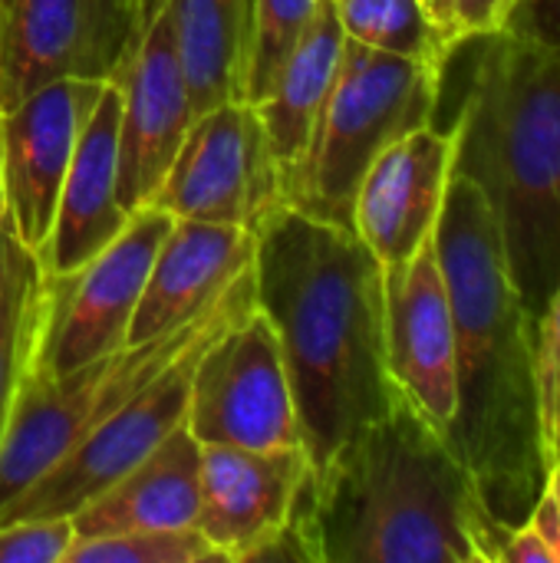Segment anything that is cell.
Listing matches in <instances>:
<instances>
[{"label": "cell", "instance_id": "cell-21", "mask_svg": "<svg viewBox=\"0 0 560 563\" xmlns=\"http://www.w3.org/2000/svg\"><path fill=\"white\" fill-rule=\"evenodd\" d=\"M195 115L238 99L248 0H165Z\"/></svg>", "mask_w": 560, "mask_h": 563}, {"label": "cell", "instance_id": "cell-27", "mask_svg": "<svg viewBox=\"0 0 560 563\" xmlns=\"http://www.w3.org/2000/svg\"><path fill=\"white\" fill-rule=\"evenodd\" d=\"M73 541L69 518L10 521L0 525V563H66Z\"/></svg>", "mask_w": 560, "mask_h": 563}, {"label": "cell", "instance_id": "cell-22", "mask_svg": "<svg viewBox=\"0 0 560 563\" xmlns=\"http://www.w3.org/2000/svg\"><path fill=\"white\" fill-rule=\"evenodd\" d=\"M40 280H43V267L36 251H30L20 241L10 214L3 211L0 218V439L17 389L33 363Z\"/></svg>", "mask_w": 560, "mask_h": 563}, {"label": "cell", "instance_id": "cell-16", "mask_svg": "<svg viewBox=\"0 0 560 563\" xmlns=\"http://www.w3.org/2000/svg\"><path fill=\"white\" fill-rule=\"evenodd\" d=\"M455 168V132L436 122L419 125L386 145L366 168L353 231L383 267L409 261L432 234Z\"/></svg>", "mask_w": 560, "mask_h": 563}, {"label": "cell", "instance_id": "cell-29", "mask_svg": "<svg viewBox=\"0 0 560 563\" xmlns=\"http://www.w3.org/2000/svg\"><path fill=\"white\" fill-rule=\"evenodd\" d=\"M515 0H455V36L465 43L505 26Z\"/></svg>", "mask_w": 560, "mask_h": 563}, {"label": "cell", "instance_id": "cell-6", "mask_svg": "<svg viewBox=\"0 0 560 563\" xmlns=\"http://www.w3.org/2000/svg\"><path fill=\"white\" fill-rule=\"evenodd\" d=\"M254 307L257 294L251 267L205 313L185 320L182 327L162 336L129 343L119 353H109L59 376L30 369L17 389L0 439V508L10 505L20 492H26L86 432L109 419L125 399H132L162 369H168L182 353L221 333Z\"/></svg>", "mask_w": 560, "mask_h": 563}, {"label": "cell", "instance_id": "cell-7", "mask_svg": "<svg viewBox=\"0 0 560 563\" xmlns=\"http://www.w3.org/2000/svg\"><path fill=\"white\" fill-rule=\"evenodd\" d=\"M175 218L155 205L129 214L125 228L83 267L43 274L33 343V373L59 376L119 353L145 290L155 251Z\"/></svg>", "mask_w": 560, "mask_h": 563}, {"label": "cell", "instance_id": "cell-17", "mask_svg": "<svg viewBox=\"0 0 560 563\" xmlns=\"http://www.w3.org/2000/svg\"><path fill=\"white\" fill-rule=\"evenodd\" d=\"M254 267V234L234 224L175 218L155 251L145 290L129 323V343L162 336L205 313L244 271Z\"/></svg>", "mask_w": 560, "mask_h": 563}, {"label": "cell", "instance_id": "cell-10", "mask_svg": "<svg viewBox=\"0 0 560 563\" xmlns=\"http://www.w3.org/2000/svg\"><path fill=\"white\" fill-rule=\"evenodd\" d=\"M152 205L172 218L234 224L254 234L284 205L281 168L257 106L228 99L195 115Z\"/></svg>", "mask_w": 560, "mask_h": 563}, {"label": "cell", "instance_id": "cell-19", "mask_svg": "<svg viewBox=\"0 0 560 563\" xmlns=\"http://www.w3.org/2000/svg\"><path fill=\"white\" fill-rule=\"evenodd\" d=\"M198 492L201 442L178 426L139 465L69 518L73 534L86 541L142 528H195Z\"/></svg>", "mask_w": 560, "mask_h": 563}, {"label": "cell", "instance_id": "cell-4", "mask_svg": "<svg viewBox=\"0 0 560 563\" xmlns=\"http://www.w3.org/2000/svg\"><path fill=\"white\" fill-rule=\"evenodd\" d=\"M452 122L455 172L485 195L508 277L538 320L560 284V43L495 30Z\"/></svg>", "mask_w": 560, "mask_h": 563}, {"label": "cell", "instance_id": "cell-3", "mask_svg": "<svg viewBox=\"0 0 560 563\" xmlns=\"http://www.w3.org/2000/svg\"><path fill=\"white\" fill-rule=\"evenodd\" d=\"M307 518L317 563H498L508 534L449 435L403 393L314 472Z\"/></svg>", "mask_w": 560, "mask_h": 563}, {"label": "cell", "instance_id": "cell-15", "mask_svg": "<svg viewBox=\"0 0 560 563\" xmlns=\"http://www.w3.org/2000/svg\"><path fill=\"white\" fill-rule=\"evenodd\" d=\"M116 86L122 92L119 201L132 214L152 205L178 145L195 122L168 7H162L158 16L145 26L142 43Z\"/></svg>", "mask_w": 560, "mask_h": 563}, {"label": "cell", "instance_id": "cell-26", "mask_svg": "<svg viewBox=\"0 0 560 563\" xmlns=\"http://www.w3.org/2000/svg\"><path fill=\"white\" fill-rule=\"evenodd\" d=\"M538 442L545 472L560 459V284L535 327Z\"/></svg>", "mask_w": 560, "mask_h": 563}, {"label": "cell", "instance_id": "cell-31", "mask_svg": "<svg viewBox=\"0 0 560 563\" xmlns=\"http://www.w3.org/2000/svg\"><path fill=\"white\" fill-rule=\"evenodd\" d=\"M165 7V0H142V13H145V23H152L158 16V10Z\"/></svg>", "mask_w": 560, "mask_h": 563}, {"label": "cell", "instance_id": "cell-2", "mask_svg": "<svg viewBox=\"0 0 560 563\" xmlns=\"http://www.w3.org/2000/svg\"><path fill=\"white\" fill-rule=\"evenodd\" d=\"M455 323L459 409L449 442L469 465L492 518L521 525L541 488L535 327L505 264L498 221L472 178L452 168L436 224Z\"/></svg>", "mask_w": 560, "mask_h": 563}, {"label": "cell", "instance_id": "cell-12", "mask_svg": "<svg viewBox=\"0 0 560 563\" xmlns=\"http://www.w3.org/2000/svg\"><path fill=\"white\" fill-rule=\"evenodd\" d=\"M102 86L92 79H56L0 115L7 214L20 241L36 254L50 241L66 168Z\"/></svg>", "mask_w": 560, "mask_h": 563}, {"label": "cell", "instance_id": "cell-18", "mask_svg": "<svg viewBox=\"0 0 560 563\" xmlns=\"http://www.w3.org/2000/svg\"><path fill=\"white\" fill-rule=\"evenodd\" d=\"M119 109L122 92L116 82H106L66 168L50 241L36 254L43 274L83 267L129 221L119 201Z\"/></svg>", "mask_w": 560, "mask_h": 563}, {"label": "cell", "instance_id": "cell-20", "mask_svg": "<svg viewBox=\"0 0 560 563\" xmlns=\"http://www.w3.org/2000/svg\"><path fill=\"white\" fill-rule=\"evenodd\" d=\"M343 46H347V33L340 26L337 7L333 0H323L304 40L277 73L271 92L257 102V115L264 122L274 162L281 168V181L287 168L304 155L314 135L317 115L337 79Z\"/></svg>", "mask_w": 560, "mask_h": 563}, {"label": "cell", "instance_id": "cell-1", "mask_svg": "<svg viewBox=\"0 0 560 563\" xmlns=\"http://www.w3.org/2000/svg\"><path fill=\"white\" fill-rule=\"evenodd\" d=\"M254 294L281 340L317 472L399 399L386 366L383 264L356 231L277 205L254 231Z\"/></svg>", "mask_w": 560, "mask_h": 563}, {"label": "cell", "instance_id": "cell-13", "mask_svg": "<svg viewBox=\"0 0 560 563\" xmlns=\"http://www.w3.org/2000/svg\"><path fill=\"white\" fill-rule=\"evenodd\" d=\"M386 366L396 389L446 435L459 409L455 323L436 234L403 264L383 267Z\"/></svg>", "mask_w": 560, "mask_h": 563}, {"label": "cell", "instance_id": "cell-24", "mask_svg": "<svg viewBox=\"0 0 560 563\" xmlns=\"http://www.w3.org/2000/svg\"><path fill=\"white\" fill-rule=\"evenodd\" d=\"M323 0H248L238 99L257 106L304 40Z\"/></svg>", "mask_w": 560, "mask_h": 563}, {"label": "cell", "instance_id": "cell-28", "mask_svg": "<svg viewBox=\"0 0 560 563\" xmlns=\"http://www.w3.org/2000/svg\"><path fill=\"white\" fill-rule=\"evenodd\" d=\"M502 30L538 43H560V0H515Z\"/></svg>", "mask_w": 560, "mask_h": 563}, {"label": "cell", "instance_id": "cell-25", "mask_svg": "<svg viewBox=\"0 0 560 563\" xmlns=\"http://www.w3.org/2000/svg\"><path fill=\"white\" fill-rule=\"evenodd\" d=\"M224 561L198 528H142L73 541L66 563H215Z\"/></svg>", "mask_w": 560, "mask_h": 563}, {"label": "cell", "instance_id": "cell-30", "mask_svg": "<svg viewBox=\"0 0 560 563\" xmlns=\"http://www.w3.org/2000/svg\"><path fill=\"white\" fill-rule=\"evenodd\" d=\"M422 7L429 10V16H432L455 43H462V40L455 36V0H422Z\"/></svg>", "mask_w": 560, "mask_h": 563}, {"label": "cell", "instance_id": "cell-8", "mask_svg": "<svg viewBox=\"0 0 560 563\" xmlns=\"http://www.w3.org/2000/svg\"><path fill=\"white\" fill-rule=\"evenodd\" d=\"M145 26L142 0H0V115L56 79L116 82Z\"/></svg>", "mask_w": 560, "mask_h": 563}, {"label": "cell", "instance_id": "cell-9", "mask_svg": "<svg viewBox=\"0 0 560 563\" xmlns=\"http://www.w3.org/2000/svg\"><path fill=\"white\" fill-rule=\"evenodd\" d=\"M185 429L201 445H304L281 340L261 307L224 327L198 353Z\"/></svg>", "mask_w": 560, "mask_h": 563}, {"label": "cell", "instance_id": "cell-23", "mask_svg": "<svg viewBox=\"0 0 560 563\" xmlns=\"http://www.w3.org/2000/svg\"><path fill=\"white\" fill-rule=\"evenodd\" d=\"M350 40L422 63L449 66L455 43L422 7V0H333Z\"/></svg>", "mask_w": 560, "mask_h": 563}, {"label": "cell", "instance_id": "cell-14", "mask_svg": "<svg viewBox=\"0 0 560 563\" xmlns=\"http://www.w3.org/2000/svg\"><path fill=\"white\" fill-rule=\"evenodd\" d=\"M310 482L314 462L304 445H201L195 528L224 561L248 563L294 518Z\"/></svg>", "mask_w": 560, "mask_h": 563}, {"label": "cell", "instance_id": "cell-32", "mask_svg": "<svg viewBox=\"0 0 560 563\" xmlns=\"http://www.w3.org/2000/svg\"><path fill=\"white\" fill-rule=\"evenodd\" d=\"M7 211V195H3V168H0V218Z\"/></svg>", "mask_w": 560, "mask_h": 563}, {"label": "cell", "instance_id": "cell-11", "mask_svg": "<svg viewBox=\"0 0 560 563\" xmlns=\"http://www.w3.org/2000/svg\"><path fill=\"white\" fill-rule=\"evenodd\" d=\"M215 336L195 343L168 369L145 383L132 399H125L109 419L86 432L53 468H46L26 492H20L10 505L0 508V525L73 518L83 505H89L132 465H139L178 426H185L191 369L198 353Z\"/></svg>", "mask_w": 560, "mask_h": 563}, {"label": "cell", "instance_id": "cell-5", "mask_svg": "<svg viewBox=\"0 0 560 563\" xmlns=\"http://www.w3.org/2000/svg\"><path fill=\"white\" fill-rule=\"evenodd\" d=\"M442 73L439 63L393 56L347 36L314 135L281 181L284 205L353 231V201L366 168L386 145L436 122Z\"/></svg>", "mask_w": 560, "mask_h": 563}]
</instances>
